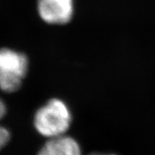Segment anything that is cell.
Here are the masks:
<instances>
[{
	"label": "cell",
	"instance_id": "5b68a950",
	"mask_svg": "<svg viewBox=\"0 0 155 155\" xmlns=\"http://www.w3.org/2000/svg\"><path fill=\"white\" fill-rule=\"evenodd\" d=\"M6 114V107L3 101L0 98V120H2L4 116ZM10 139V132L4 128L2 126H0V150L8 143V142Z\"/></svg>",
	"mask_w": 155,
	"mask_h": 155
},
{
	"label": "cell",
	"instance_id": "8992f818",
	"mask_svg": "<svg viewBox=\"0 0 155 155\" xmlns=\"http://www.w3.org/2000/svg\"><path fill=\"white\" fill-rule=\"evenodd\" d=\"M90 155H104V153H91Z\"/></svg>",
	"mask_w": 155,
	"mask_h": 155
},
{
	"label": "cell",
	"instance_id": "52a82bcc",
	"mask_svg": "<svg viewBox=\"0 0 155 155\" xmlns=\"http://www.w3.org/2000/svg\"><path fill=\"white\" fill-rule=\"evenodd\" d=\"M104 155H115V154H105V153H104Z\"/></svg>",
	"mask_w": 155,
	"mask_h": 155
},
{
	"label": "cell",
	"instance_id": "3957f363",
	"mask_svg": "<svg viewBox=\"0 0 155 155\" xmlns=\"http://www.w3.org/2000/svg\"><path fill=\"white\" fill-rule=\"evenodd\" d=\"M37 11L44 21L51 25H65L74 14L73 0H37Z\"/></svg>",
	"mask_w": 155,
	"mask_h": 155
},
{
	"label": "cell",
	"instance_id": "277c9868",
	"mask_svg": "<svg viewBox=\"0 0 155 155\" xmlns=\"http://www.w3.org/2000/svg\"><path fill=\"white\" fill-rule=\"evenodd\" d=\"M37 155H83L79 143L72 137L63 136L49 139Z\"/></svg>",
	"mask_w": 155,
	"mask_h": 155
},
{
	"label": "cell",
	"instance_id": "6da1fadb",
	"mask_svg": "<svg viewBox=\"0 0 155 155\" xmlns=\"http://www.w3.org/2000/svg\"><path fill=\"white\" fill-rule=\"evenodd\" d=\"M71 111L63 101L52 98L34 115V127L41 136L48 139L63 136L71 124Z\"/></svg>",
	"mask_w": 155,
	"mask_h": 155
},
{
	"label": "cell",
	"instance_id": "7a4b0ae2",
	"mask_svg": "<svg viewBox=\"0 0 155 155\" xmlns=\"http://www.w3.org/2000/svg\"><path fill=\"white\" fill-rule=\"evenodd\" d=\"M28 68L29 61L25 54L8 48L0 49V90L6 93L18 91Z\"/></svg>",
	"mask_w": 155,
	"mask_h": 155
}]
</instances>
